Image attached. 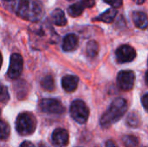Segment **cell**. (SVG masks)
Listing matches in <instances>:
<instances>
[{"mask_svg": "<svg viewBox=\"0 0 148 147\" xmlns=\"http://www.w3.org/2000/svg\"><path fill=\"white\" fill-rule=\"evenodd\" d=\"M127 103L123 98H116L111 103L109 108L101 116V125L103 128H108L116 123L127 112Z\"/></svg>", "mask_w": 148, "mask_h": 147, "instance_id": "obj_1", "label": "cell"}, {"mask_svg": "<svg viewBox=\"0 0 148 147\" xmlns=\"http://www.w3.org/2000/svg\"><path fill=\"white\" fill-rule=\"evenodd\" d=\"M16 13L25 20L36 22L42 14V8L36 0H20L17 3Z\"/></svg>", "mask_w": 148, "mask_h": 147, "instance_id": "obj_2", "label": "cell"}, {"mask_svg": "<svg viewBox=\"0 0 148 147\" xmlns=\"http://www.w3.org/2000/svg\"><path fill=\"white\" fill-rule=\"evenodd\" d=\"M16 129L17 133L23 136L32 134L36 129V121L34 117L28 113H20L16 121Z\"/></svg>", "mask_w": 148, "mask_h": 147, "instance_id": "obj_3", "label": "cell"}, {"mask_svg": "<svg viewBox=\"0 0 148 147\" xmlns=\"http://www.w3.org/2000/svg\"><path fill=\"white\" fill-rule=\"evenodd\" d=\"M70 114L77 123L84 124L88 119L89 110L84 101L81 100H75L70 106Z\"/></svg>", "mask_w": 148, "mask_h": 147, "instance_id": "obj_4", "label": "cell"}, {"mask_svg": "<svg viewBox=\"0 0 148 147\" xmlns=\"http://www.w3.org/2000/svg\"><path fill=\"white\" fill-rule=\"evenodd\" d=\"M40 109L46 113L62 114L65 112L62 103L56 99H43L39 104Z\"/></svg>", "mask_w": 148, "mask_h": 147, "instance_id": "obj_5", "label": "cell"}, {"mask_svg": "<svg viewBox=\"0 0 148 147\" xmlns=\"http://www.w3.org/2000/svg\"><path fill=\"white\" fill-rule=\"evenodd\" d=\"M23 61L21 55L14 53L11 55L10 59V65L7 72V75L10 79H16L20 76L23 71Z\"/></svg>", "mask_w": 148, "mask_h": 147, "instance_id": "obj_6", "label": "cell"}, {"mask_svg": "<svg viewBox=\"0 0 148 147\" xmlns=\"http://www.w3.org/2000/svg\"><path fill=\"white\" fill-rule=\"evenodd\" d=\"M135 81V75L131 70H122L118 74V87L123 91H130L133 89Z\"/></svg>", "mask_w": 148, "mask_h": 147, "instance_id": "obj_7", "label": "cell"}, {"mask_svg": "<svg viewBox=\"0 0 148 147\" xmlns=\"http://www.w3.org/2000/svg\"><path fill=\"white\" fill-rule=\"evenodd\" d=\"M116 59L120 63L130 62L134 60L136 56L135 49L129 45H122L116 50Z\"/></svg>", "mask_w": 148, "mask_h": 147, "instance_id": "obj_8", "label": "cell"}, {"mask_svg": "<svg viewBox=\"0 0 148 147\" xmlns=\"http://www.w3.org/2000/svg\"><path fill=\"white\" fill-rule=\"evenodd\" d=\"M69 133L63 128L56 129L51 136V141L54 146L64 147L69 144Z\"/></svg>", "mask_w": 148, "mask_h": 147, "instance_id": "obj_9", "label": "cell"}, {"mask_svg": "<svg viewBox=\"0 0 148 147\" xmlns=\"http://www.w3.org/2000/svg\"><path fill=\"white\" fill-rule=\"evenodd\" d=\"M79 83V78L75 75H65L62 79V88L66 92H73L77 88Z\"/></svg>", "mask_w": 148, "mask_h": 147, "instance_id": "obj_10", "label": "cell"}, {"mask_svg": "<svg viewBox=\"0 0 148 147\" xmlns=\"http://www.w3.org/2000/svg\"><path fill=\"white\" fill-rule=\"evenodd\" d=\"M79 39L78 36L75 34H68L64 38L62 42V49L64 51L69 52L76 49L78 47Z\"/></svg>", "mask_w": 148, "mask_h": 147, "instance_id": "obj_11", "label": "cell"}, {"mask_svg": "<svg viewBox=\"0 0 148 147\" xmlns=\"http://www.w3.org/2000/svg\"><path fill=\"white\" fill-rule=\"evenodd\" d=\"M133 22L136 27L141 29H145L147 27V16L143 11H134L132 14Z\"/></svg>", "mask_w": 148, "mask_h": 147, "instance_id": "obj_12", "label": "cell"}, {"mask_svg": "<svg viewBox=\"0 0 148 147\" xmlns=\"http://www.w3.org/2000/svg\"><path fill=\"white\" fill-rule=\"evenodd\" d=\"M116 15H117V10L114 8H110L107 10L105 12H103L102 14H101L100 16H98L95 19V21H101L107 23H110L114 20Z\"/></svg>", "mask_w": 148, "mask_h": 147, "instance_id": "obj_13", "label": "cell"}, {"mask_svg": "<svg viewBox=\"0 0 148 147\" xmlns=\"http://www.w3.org/2000/svg\"><path fill=\"white\" fill-rule=\"evenodd\" d=\"M52 22L58 26H64L67 24V19L65 16L64 12L61 9H56L51 14Z\"/></svg>", "mask_w": 148, "mask_h": 147, "instance_id": "obj_14", "label": "cell"}, {"mask_svg": "<svg viewBox=\"0 0 148 147\" xmlns=\"http://www.w3.org/2000/svg\"><path fill=\"white\" fill-rule=\"evenodd\" d=\"M84 9H85V6H84L82 1H81V2L75 3V4L69 6L68 9V13L70 16L77 17V16L82 15Z\"/></svg>", "mask_w": 148, "mask_h": 147, "instance_id": "obj_15", "label": "cell"}, {"mask_svg": "<svg viewBox=\"0 0 148 147\" xmlns=\"http://www.w3.org/2000/svg\"><path fill=\"white\" fill-rule=\"evenodd\" d=\"M86 51H87V55L89 57H91V58L95 57L99 51V46H98L97 42L95 41H90L87 45Z\"/></svg>", "mask_w": 148, "mask_h": 147, "instance_id": "obj_16", "label": "cell"}, {"mask_svg": "<svg viewBox=\"0 0 148 147\" xmlns=\"http://www.w3.org/2000/svg\"><path fill=\"white\" fill-rule=\"evenodd\" d=\"M10 126L4 120H0V139L6 140L10 136Z\"/></svg>", "mask_w": 148, "mask_h": 147, "instance_id": "obj_17", "label": "cell"}, {"mask_svg": "<svg viewBox=\"0 0 148 147\" xmlns=\"http://www.w3.org/2000/svg\"><path fill=\"white\" fill-rule=\"evenodd\" d=\"M41 86L45 90L52 91L55 88V81L51 75H47L41 81Z\"/></svg>", "mask_w": 148, "mask_h": 147, "instance_id": "obj_18", "label": "cell"}, {"mask_svg": "<svg viewBox=\"0 0 148 147\" xmlns=\"http://www.w3.org/2000/svg\"><path fill=\"white\" fill-rule=\"evenodd\" d=\"M122 141L125 147H138L139 146V139L133 135L124 136Z\"/></svg>", "mask_w": 148, "mask_h": 147, "instance_id": "obj_19", "label": "cell"}, {"mask_svg": "<svg viewBox=\"0 0 148 147\" xmlns=\"http://www.w3.org/2000/svg\"><path fill=\"white\" fill-rule=\"evenodd\" d=\"M127 123L131 127H137L138 125L140 124V120H139V116L137 115V113H130L127 120Z\"/></svg>", "mask_w": 148, "mask_h": 147, "instance_id": "obj_20", "label": "cell"}, {"mask_svg": "<svg viewBox=\"0 0 148 147\" xmlns=\"http://www.w3.org/2000/svg\"><path fill=\"white\" fill-rule=\"evenodd\" d=\"M10 99L8 89L5 86L0 84V102L6 103Z\"/></svg>", "mask_w": 148, "mask_h": 147, "instance_id": "obj_21", "label": "cell"}, {"mask_svg": "<svg viewBox=\"0 0 148 147\" xmlns=\"http://www.w3.org/2000/svg\"><path fill=\"white\" fill-rule=\"evenodd\" d=\"M103 1L106 2L107 3L110 4L114 9L120 8L122 5V3H123L122 0H103Z\"/></svg>", "mask_w": 148, "mask_h": 147, "instance_id": "obj_22", "label": "cell"}, {"mask_svg": "<svg viewBox=\"0 0 148 147\" xmlns=\"http://www.w3.org/2000/svg\"><path fill=\"white\" fill-rule=\"evenodd\" d=\"M85 8H90V7H93L95 3V0H82Z\"/></svg>", "mask_w": 148, "mask_h": 147, "instance_id": "obj_23", "label": "cell"}, {"mask_svg": "<svg viewBox=\"0 0 148 147\" xmlns=\"http://www.w3.org/2000/svg\"><path fill=\"white\" fill-rule=\"evenodd\" d=\"M142 103H143V107H144V108L147 110V104H148V94H146L143 96V98H142Z\"/></svg>", "mask_w": 148, "mask_h": 147, "instance_id": "obj_24", "label": "cell"}, {"mask_svg": "<svg viewBox=\"0 0 148 147\" xmlns=\"http://www.w3.org/2000/svg\"><path fill=\"white\" fill-rule=\"evenodd\" d=\"M20 147H34V145L29 141H23L20 145Z\"/></svg>", "mask_w": 148, "mask_h": 147, "instance_id": "obj_25", "label": "cell"}, {"mask_svg": "<svg viewBox=\"0 0 148 147\" xmlns=\"http://www.w3.org/2000/svg\"><path fill=\"white\" fill-rule=\"evenodd\" d=\"M105 146H106V147H117L115 142L113 141V140H108V141L106 142Z\"/></svg>", "mask_w": 148, "mask_h": 147, "instance_id": "obj_26", "label": "cell"}, {"mask_svg": "<svg viewBox=\"0 0 148 147\" xmlns=\"http://www.w3.org/2000/svg\"><path fill=\"white\" fill-rule=\"evenodd\" d=\"M134 3H136L137 4H142V3H145V1L146 0H133Z\"/></svg>", "mask_w": 148, "mask_h": 147, "instance_id": "obj_27", "label": "cell"}, {"mask_svg": "<svg viewBox=\"0 0 148 147\" xmlns=\"http://www.w3.org/2000/svg\"><path fill=\"white\" fill-rule=\"evenodd\" d=\"M2 63H3V57H2V54H1V52H0V68H1Z\"/></svg>", "mask_w": 148, "mask_h": 147, "instance_id": "obj_28", "label": "cell"}, {"mask_svg": "<svg viewBox=\"0 0 148 147\" xmlns=\"http://www.w3.org/2000/svg\"><path fill=\"white\" fill-rule=\"evenodd\" d=\"M4 1H8V2H10V1H13V0H4Z\"/></svg>", "mask_w": 148, "mask_h": 147, "instance_id": "obj_29", "label": "cell"}, {"mask_svg": "<svg viewBox=\"0 0 148 147\" xmlns=\"http://www.w3.org/2000/svg\"><path fill=\"white\" fill-rule=\"evenodd\" d=\"M69 1H73V0H69Z\"/></svg>", "mask_w": 148, "mask_h": 147, "instance_id": "obj_30", "label": "cell"}]
</instances>
